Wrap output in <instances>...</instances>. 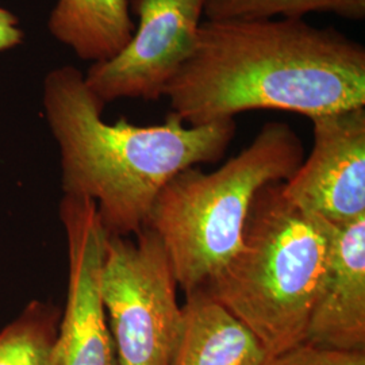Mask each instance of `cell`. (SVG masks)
<instances>
[{"mask_svg":"<svg viewBox=\"0 0 365 365\" xmlns=\"http://www.w3.org/2000/svg\"><path fill=\"white\" fill-rule=\"evenodd\" d=\"M48 26L54 38L92 64L115 57L135 30L128 0H58Z\"/></svg>","mask_w":365,"mask_h":365,"instance_id":"obj_11","label":"cell"},{"mask_svg":"<svg viewBox=\"0 0 365 365\" xmlns=\"http://www.w3.org/2000/svg\"><path fill=\"white\" fill-rule=\"evenodd\" d=\"M313 13H331L344 19H365V0H206L203 15L209 21L303 19Z\"/></svg>","mask_w":365,"mask_h":365,"instance_id":"obj_13","label":"cell"},{"mask_svg":"<svg viewBox=\"0 0 365 365\" xmlns=\"http://www.w3.org/2000/svg\"><path fill=\"white\" fill-rule=\"evenodd\" d=\"M24 31L19 27L18 18L0 7V52L11 49L22 43Z\"/></svg>","mask_w":365,"mask_h":365,"instance_id":"obj_15","label":"cell"},{"mask_svg":"<svg viewBox=\"0 0 365 365\" xmlns=\"http://www.w3.org/2000/svg\"><path fill=\"white\" fill-rule=\"evenodd\" d=\"M303 160L297 131L283 122H268L218 170L206 173L192 167L165 184L148 227L161 240L185 294L203 287L237 253L261 188L288 180Z\"/></svg>","mask_w":365,"mask_h":365,"instance_id":"obj_4","label":"cell"},{"mask_svg":"<svg viewBox=\"0 0 365 365\" xmlns=\"http://www.w3.org/2000/svg\"><path fill=\"white\" fill-rule=\"evenodd\" d=\"M313 149L283 194L298 209L342 226L365 217V107L310 118Z\"/></svg>","mask_w":365,"mask_h":365,"instance_id":"obj_8","label":"cell"},{"mask_svg":"<svg viewBox=\"0 0 365 365\" xmlns=\"http://www.w3.org/2000/svg\"><path fill=\"white\" fill-rule=\"evenodd\" d=\"M170 256L144 227L135 240L106 233L101 298L119 365H170L182 306Z\"/></svg>","mask_w":365,"mask_h":365,"instance_id":"obj_5","label":"cell"},{"mask_svg":"<svg viewBox=\"0 0 365 365\" xmlns=\"http://www.w3.org/2000/svg\"><path fill=\"white\" fill-rule=\"evenodd\" d=\"M68 244V294L54 365H119L101 298L106 230L91 199L64 196L60 206Z\"/></svg>","mask_w":365,"mask_h":365,"instance_id":"obj_7","label":"cell"},{"mask_svg":"<svg viewBox=\"0 0 365 365\" xmlns=\"http://www.w3.org/2000/svg\"><path fill=\"white\" fill-rule=\"evenodd\" d=\"M327 268L304 342L337 352H365V217L329 223Z\"/></svg>","mask_w":365,"mask_h":365,"instance_id":"obj_9","label":"cell"},{"mask_svg":"<svg viewBox=\"0 0 365 365\" xmlns=\"http://www.w3.org/2000/svg\"><path fill=\"white\" fill-rule=\"evenodd\" d=\"M185 297L170 365H261L268 359L257 337L203 288Z\"/></svg>","mask_w":365,"mask_h":365,"instance_id":"obj_10","label":"cell"},{"mask_svg":"<svg viewBox=\"0 0 365 365\" xmlns=\"http://www.w3.org/2000/svg\"><path fill=\"white\" fill-rule=\"evenodd\" d=\"M105 103L72 66L43 81V108L60 146L66 195L91 199L106 233L137 235L153 203L182 170L220 161L235 138V119L187 125L170 111L165 122L137 126L120 117L107 123Z\"/></svg>","mask_w":365,"mask_h":365,"instance_id":"obj_2","label":"cell"},{"mask_svg":"<svg viewBox=\"0 0 365 365\" xmlns=\"http://www.w3.org/2000/svg\"><path fill=\"white\" fill-rule=\"evenodd\" d=\"M164 96L190 126L253 110L314 118L365 107V46L304 19H207Z\"/></svg>","mask_w":365,"mask_h":365,"instance_id":"obj_1","label":"cell"},{"mask_svg":"<svg viewBox=\"0 0 365 365\" xmlns=\"http://www.w3.org/2000/svg\"><path fill=\"white\" fill-rule=\"evenodd\" d=\"M58 310L33 302L0 331V365H54Z\"/></svg>","mask_w":365,"mask_h":365,"instance_id":"obj_12","label":"cell"},{"mask_svg":"<svg viewBox=\"0 0 365 365\" xmlns=\"http://www.w3.org/2000/svg\"><path fill=\"white\" fill-rule=\"evenodd\" d=\"M138 25L115 57L93 63L84 81L105 105L158 101L195 46L206 0H128Z\"/></svg>","mask_w":365,"mask_h":365,"instance_id":"obj_6","label":"cell"},{"mask_svg":"<svg viewBox=\"0 0 365 365\" xmlns=\"http://www.w3.org/2000/svg\"><path fill=\"white\" fill-rule=\"evenodd\" d=\"M329 244V222L288 202L282 182L268 184L252 203L241 247L202 288L272 357L304 342Z\"/></svg>","mask_w":365,"mask_h":365,"instance_id":"obj_3","label":"cell"},{"mask_svg":"<svg viewBox=\"0 0 365 365\" xmlns=\"http://www.w3.org/2000/svg\"><path fill=\"white\" fill-rule=\"evenodd\" d=\"M261 365H365V352H337L303 342Z\"/></svg>","mask_w":365,"mask_h":365,"instance_id":"obj_14","label":"cell"}]
</instances>
